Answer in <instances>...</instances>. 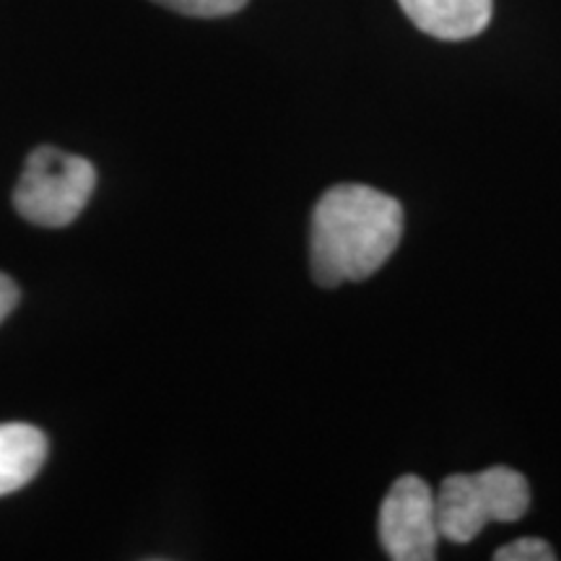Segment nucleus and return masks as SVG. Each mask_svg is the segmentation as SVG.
Listing matches in <instances>:
<instances>
[{"label":"nucleus","instance_id":"f257e3e1","mask_svg":"<svg viewBox=\"0 0 561 561\" xmlns=\"http://www.w3.org/2000/svg\"><path fill=\"white\" fill-rule=\"evenodd\" d=\"M403 237V206L392 195L359 182L322 193L312 210V278L325 289L367 280L390 261Z\"/></svg>","mask_w":561,"mask_h":561},{"label":"nucleus","instance_id":"f03ea898","mask_svg":"<svg viewBox=\"0 0 561 561\" xmlns=\"http://www.w3.org/2000/svg\"><path fill=\"white\" fill-rule=\"evenodd\" d=\"M439 538L471 543L491 523H517L530 507V486L523 473L491 466L479 473H453L434 491Z\"/></svg>","mask_w":561,"mask_h":561},{"label":"nucleus","instance_id":"7ed1b4c3","mask_svg":"<svg viewBox=\"0 0 561 561\" xmlns=\"http://www.w3.org/2000/svg\"><path fill=\"white\" fill-rule=\"evenodd\" d=\"M94 187L96 170L89 159L39 146L26 159L13 191V206L37 227H68L89 206Z\"/></svg>","mask_w":561,"mask_h":561},{"label":"nucleus","instance_id":"20e7f679","mask_svg":"<svg viewBox=\"0 0 561 561\" xmlns=\"http://www.w3.org/2000/svg\"><path fill=\"white\" fill-rule=\"evenodd\" d=\"M380 543L392 561L437 559L439 525L434 489L421 476H401L380 507Z\"/></svg>","mask_w":561,"mask_h":561},{"label":"nucleus","instance_id":"39448f33","mask_svg":"<svg viewBox=\"0 0 561 561\" xmlns=\"http://www.w3.org/2000/svg\"><path fill=\"white\" fill-rule=\"evenodd\" d=\"M413 26L430 37L460 42L489 26L494 0H398Z\"/></svg>","mask_w":561,"mask_h":561},{"label":"nucleus","instance_id":"423d86ee","mask_svg":"<svg viewBox=\"0 0 561 561\" xmlns=\"http://www.w3.org/2000/svg\"><path fill=\"white\" fill-rule=\"evenodd\" d=\"M47 458V439L32 424H0V496L24 489Z\"/></svg>","mask_w":561,"mask_h":561},{"label":"nucleus","instance_id":"0eeeda50","mask_svg":"<svg viewBox=\"0 0 561 561\" xmlns=\"http://www.w3.org/2000/svg\"><path fill=\"white\" fill-rule=\"evenodd\" d=\"M157 5H164L174 13L193 19H221L242 11L248 0H153Z\"/></svg>","mask_w":561,"mask_h":561},{"label":"nucleus","instance_id":"6e6552de","mask_svg":"<svg viewBox=\"0 0 561 561\" xmlns=\"http://www.w3.org/2000/svg\"><path fill=\"white\" fill-rule=\"evenodd\" d=\"M557 551L543 538H517L494 553V561H553Z\"/></svg>","mask_w":561,"mask_h":561},{"label":"nucleus","instance_id":"1a4fd4ad","mask_svg":"<svg viewBox=\"0 0 561 561\" xmlns=\"http://www.w3.org/2000/svg\"><path fill=\"white\" fill-rule=\"evenodd\" d=\"M19 301V286L13 284V278L0 273V322L9 318V312L16 307Z\"/></svg>","mask_w":561,"mask_h":561}]
</instances>
